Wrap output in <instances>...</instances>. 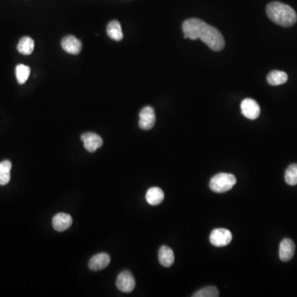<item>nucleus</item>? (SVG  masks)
Returning <instances> with one entry per match:
<instances>
[{
  "instance_id": "f257e3e1",
  "label": "nucleus",
  "mask_w": 297,
  "mask_h": 297,
  "mask_svg": "<svg viewBox=\"0 0 297 297\" xmlns=\"http://www.w3.org/2000/svg\"><path fill=\"white\" fill-rule=\"evenodd\" d=\"M182 31L185 38L200 39L214 51H220L225 47V39L220 31L201 19H188L182 23Z\"/></svg>"
},
{
  "instance_id": "f03ea898",
  "label": "nucleus",
  "mask_w": 297,
  "mask_h": 297,
  "mask_svg": "<svg viewBox=\"0 0 297 297\" xmlns=\"http://www.w3.org/2000/svg\"><path fill=\"white\" fill-rule=\"evenodd\" d=\"M267 14L273 23L282 27H291L297 21L295 10L281 2L270 3L267 6Z\"/></svg>"
},
{
  "instance_id": "7ed1b4c3",
  "label": "nucleus",
  "mask_w": 297,
  "mask_h": 297,
  "mask_svg": "<svg viewBox=\"0 0 297 297\" xmlns=\"http://www.w3.org/2000/svg\"><path fill=\"white\" fill-rule=\"evenodd\" d=\"M236 182V178L233 174L220 173L211 179L210 189L216 193H224L232 189Z\"/></svg>"
},
{
  "instance_id": "20e7f679",
  "label": "nucleus",
  "mask_w": 297,
  "mask_h": 297,
  "mask_svg": "<svg viewBox=\"0 0 297 297\" xmlns=\"http://www.w3.org/2000/svg\"><path fill=\"white\" fill-rule=\"evenodd\" d=\"M232 240V234L227 229L219 228L212 230L210 242L216 247H225Z\"/></svg>"
},
{
  "instance_id": "39448f33",
  "label": "nucleus",
  "mask_w": 297,
  "mask_h": 297,
  "mask_svg": "<svg viewBox=\"0 0 297 297\" xmlns=\"http://www.w3.org/2000/svg\"><path fill=\"white\" fill-rule=\"evenodd\" d=\"M116 285L119 291L125 293H130L134 290L136 287V281L132 272L129 271H123L117 276Z\"/></svg>"
},
{
  "instance_id": "423d86ee",
  "label": "nucleus",
  "mask_w": 297,
  "mask_h": 297,
  "mask_svg": "<svg viewBox=\"0 0 297 297\" xmlns=\"http://www.w3.org/2000/svg\"><path fill=\"white\" fill-rule=\"evenodd\" d=\"M139 126L142 130H151L154 127L156 121L155 110L152 107H144L140 113Z\"/></svg>"
},
{
  "instance_id": "0eeeda50",
  "label": "nucleus",
  "mask_w": 297,
  "mask_h": 297,
  "mask_svg": "<svg viewBox=\"0 0 297 297\" xmlns=\"http://www.w3.org/2000/svg\"><path fill=\"white\" fill-rule=\"evenodd\" d=\"M81 140L84 142V148L90 153L95 152L103 144V139L94 132H86L82 135Z\"/></svg>"
},
{
  "instance_id": "6e6552de",
  "label": "nucleus",
  "mask_w": 297,
  "mask_h": 297,
  "mask_svg": "<svg viewBox=\"0 0 297 297\" xmlns=\"http://www.w3.org/2000/svg\"><path fill=\"white\" fill-rule=\"evenodd\" d=\"M242 114L248 119L255 120L260 115V107L255 100L246 99L242 101L240 105Z\"/></svg>"
},
{
  "instance_id": "1a4fd4ad",
  "label": "nucleus",
  "mask_w": 297,
  "mask_h": 297,
  "mask_svg": "<svg viewBox=\"0 0 297 297\" xmlns=\"http://www.w3.org/2000/svg\"><path fill=\"white\" fill-rule=\"evenodd\" d=\"M110 262H111V257L107 253H98L89 260L88 268L92 271L103 270L104 268H107L110 264Z\"/></svg>"
},
{
  "instance_id": "9d476101",
  "label": "nucleus",
  "mask_w": 297,
  "mask_h": 297,
  "mask_svg": "<svg viewBox=\"0 0 297 297\" xmlns=\"http://www.w3.org/2000/svg\"><path fill=\"white\" fill-rule=\"evenodd\" d=\"M295 244L291 239H284L279 246V257L283 262H288L292 258L295 253Z\"/></svg>"
},
{
  "instance_id": "9b49d317",
  "label": "nucleus",
  "mask_w": 297,
  "mask_h": 297,
  "mask_svg": "<svg viewBox=\"0 0 297 297\" xmlns=\"http://www.w3.org/2000/svg\"><path fill=\"white\" fill-rule=\"evenodd\" d=\"M61 46L65 51L71 54H78L82 50L81 42L72 35L62 39Z\"/></svg>"
},
{
  "instance_id": "f8f14e48",
  "label": "nucleus",
  "mask_w": 297,
  "mask_h": 297,
  "mask_svg": "<svg viewBox=\"0 0 297 297\" xmlns=\"http://www.w3.org/2000/svg\"><path fill=\"white\" fill-rule=\"evenodd\" d=\"M73 219L69 214L58 213L53 217L52 225L54 230L62 232L71 226Z\"/></svg>"
},
{
  "instance_id": "ddd939ff",
  "label": "nucleus",
  "mask_w": 297,
  "mask_h": 297,
  "mask_svg": "<svg viewBox=\"0 0 297 297\" xmlns=\"http://www.w3.org/2000/svg\"><path fill=\"white\" fill-rule=\"evenodd\" d=\"M159 261L163 267L170 268L174 263V253L171 248L165 245L159 249Z\"/></svg>"
},
{
  "instance_id": "4468645a",
  "label": "nucleus",
  "mask_w": 297,
  "mask_h": 297,
  "mask_svg": "<svg viewBox=\"0 0 297 297\" xmlns=\"http://www.w3.org/2000/svg\"><path fill=\"white\" fill-rule=\"evenodd\" d=\"M145 198H146L147 202L150 205H159L164 199V193L159 188L154 187V188H151L147 191Z\"/></svg>"
},
{
  "instance_id": "2eb2a0df",
  "label": "nucleus",
  "mask_w": 297,
  "mask_h": 297,
  "mask_svg": "<svg viewBox=\"0 0 297 297\" xmlns=\"http://www.w3.org/2000/svg\"><path fill=\"white\" fill-rule=\"evenodd\" d=\"M107 35L109 38L116 42H120L123 39V32H122V26L119 22L117 20L109 23L107 27Z\"/></svg>"
},
{
  "instance_id": "dca6fc26",
  "label": "nucleus",
  "mask_w": 297,
  "mask_h": 297,
  "mask_svg": "<svg viewBox=\"0 0 297 297\" xmlns=\"http://www.w3.org/2000/svg\"><path fill=\"white\" fill-rule=\"evenodd\" d=\"M288 80V76L287 73L280 70H273L268 73L267 77V81L268 84L272 86L281 85L286 83Z\"/></svg>"
},
{
  "instance_id": "f3484780",
  "label": "nucleus",
  "mask_w": 297,
  "mask_h": 297,
  "mask_svg": "<svg viewBox=\"0 0 297 297\" xmlns=\"http://www.w3.org/2000/svg\"><path fill=\"white\" fill-rule=\"evenodd\" d=\"M12 163L9 160H4L0 163V185L8 184L11 178Z\"/></svg>"
},
{
  "instance_id": "a211bd4d",
  "label": "nucleus",
  "mask_w": 297,
  "mask_h": 297,
  "mask_svg": "<svg viewBox=\"0 0 297 297\" xmlns=\"http://www.w3.org/2000/svg\"><path fill=\"white\" fill-rule=\"evenodd\" d=\"M34 41L29 36H24L22 38L21 40L19 41L18 45H17V50L19 53L28 55V54H32L34 50Z\"/></svg>"
},
{
  "instance_id": "6ab92c4d",
  "label": "nucleus",
  "mask_w": 297,
  "mask_h": 297,
  "mask_svg": "<svg viewBox=\"0 0 297 297\" xmlns=\"http://www.w3.org/2000/svg\"><path fill=\"white\" fill-rule=\"evenodd\" d=\"M31 69L29 66L24 65H18L16 67V77L19 84H25L29 78Z\"/></svg>"
},
{
  "instance_id": "aec40b11",
  "label": "nucleus",
  "mask_w": 297,
  "mask_h": 297,
  "mask_svg": "<svg viewBox=\"0 0 297 297\" xmlns=\"http://www.w3.org/2000/svg\"><path fill=\"white\" fill-rule=\"evenodd\" d=\"M285 180L291 186L297 184V163H292L287 168L285 173Z\"/></svg>"
},
{
  "instance_id": "412c9836",
  "label": "nucleus",
  "mask_w": 297,
  "mask_h": 297,
  "mask_svg": "<svg viewBox=\"0 0 297 297\" xmlns=\"http://www.w3.org/2000/svg\"><path fill=\"white\" fill-rule=\"evenodd\" d=\"M193 297H217L219 296V291L216 287H204V288L199 290L197 292H195L193 295Z\"/></svg>"
}]
</instances>
